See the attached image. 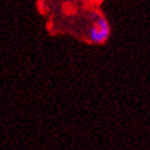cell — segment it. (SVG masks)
<instances>
[{
  "mask_svg": "<svg viewBox=\"0 0 150 150\" xmlns=\"http://www.w3.org/2000/svg\"><path fill=\"white\" fill-rule=\"evenodd\" d=\"M111 35V25L106 16L100 11L91 13V26L87 31V40L94 45L105 44Z\"/></svg>",
  "mask_w": 150,
  "mask_h": 150,
  "instance_id": "cell-1",
  "label": "cell"
}]
</instances>
